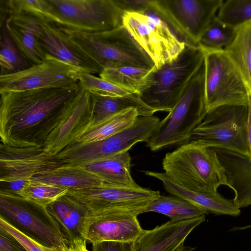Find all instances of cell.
Returning a JSON list of instances; mask_svg holds the SVG:
<instances>
[{"label":"cell","mask_w":251,"mask_h":251,"mask_svg":"<svg viewBox=\"0 0 251 251\" xmlns=\"http://www.w3.org/2000/svg\"><path fill=\"white\" fill-rule=\"evenodd\" d=\"M79 88L78 83L0 93L1 143L14 147H44Z\"/></svg>","instance_id":"obj_1"},{"label":"cell","mask_w":251,"mask_h":251,"mask_svg":"<svg viewBox=\"0 0 251 251\" xmlns=\"http://www.w3.org/2000/svg\"><path fill=\"white\" fill-rule=\"evenodd\" d=\"M162 166L170 178L191 191L216 193L220 186L227 184L215 150L195 143H185L166 153Z\"/></svg>","instance_id":"obj_2"},{"label":"cell","mask_w":251,"mask_h":251,"mask_svg":"<svg viewBox=\"0 0 251 251\" xmlns=\"http://www.w3.org/2000/svg\"><path fill=\"white\" fill-rule=\"evenodd\" d=\"M204 54L199 47L186 45L174 60L152 69L147 87L138 96L148 106L170 112L203 64Z\"/></svg>","instance_id":"obj_3"},{"label":"cell","mask_w":251,"mask_h":251,"mask_svg":"<svg viewBox=\"0 0 251 251\" xmlns=\"http://www.w3.org/2000/svg\"><path fill=\"white\" fill-rule=\"evenodd\" d=\"M204 74L203 64L173 109L160 121L147 143L151 151L188 142L191 133L207 113Z\"/></svg>","instance_id":"obj_4"},{"label":"cell","mask_w":251,"mask_h":251,"mask_svg":"<svg viewBox=\"0 0 251 251\" xmlns=\"http://www.w3.org/2000/svg\"><path fill=\"white\" fill-rule=\"evenodd\" d=\"M62 28L72 41L103 68L131 66L151 69L155 66L123 25L114 29L96 33Z\"/></svg>","instance_id":"obj_5"},{"label":"cell","mask_w":251,"mask_h":251,"mask_svg":"<svg viewBox=\"0 0 251 251\" xmlns=\"http://www.w3.org/2000/svg\"><path fill=\"white\" fill-rule=\"evenodd\" d=\"M248 120L247 105L218 107L207 113L191 133L188 142L249 155Z\"/></svg>","instance_id":"obj_6"},{"label":"cell","mask_w":251,"mask_h":251,"mask_svg":"<svg viewBox=\"0 0 251 251\" xmlns=\"http://www.w3.org/2000/svg\"><path fill=\"white\" fill-rule=\"evenodd\" d=\"M48 22L80 32L96 33L123 25L124 11L116 0H48Z\"/></svg>","instance_id":"obj_7"},{"label":"cell","mask_w":251,"mask_h":251,"mask_svg":"<svg viewBox=\"0 0 251 251\" xmlns=\"http://www.w3.org/2000/svg\"><path fill=\"white\" fill-rule=\"evenodd\" d=\"M152 5L140 12H125L123 25L157 68L175 59L184 49L181 41Z\"/></svg>","instance_id":"obj_8"},{"label":"cell","mask_w":251,"mask_h":251,"mask_svg":"<svg viewBox=\"0 0 251 251\" xmlns=\"http://www.w3.org/2000/svg\"><path fill=\"white\" fill-rule=\"evenodd\" d=\"M0 218L40 244L69 249V243L46 207L0 191Z\"/></svg>","instance_id":"obj_9"},{"label":"cell","mask_w":251,"mask_h":251,"mask_svg":"<svg viewBox=\"0 0 251 251\" xmlns=\"http://www.w3.org/2000/svg\"><path fill=\"white\" fill-rule=\"evenodd\" d=\"M203 51L207 113L223 105H247L249 89L239 70L225 50Z\"/></svg>","instance_id":"obj_10"},{"label":"cell","mask_w":251,"mask_h":251,"mask_svg":"<svg viewBox=\"0 0 251 251\" xmlns=\"http://www.w3.org/2000/svg\"><path fill=\"white\" fill-rule=\"evenodd\" d=\"M160 120L156 116H139L129 127L105 139L88 143H75L56 155L64 164L79 166L128 151L138 142L147 143Z\"/></svg>","instance_id":"obj_11"},{"label":"cell","mask_w":251,"mask_h":251,"mask_svg":"<svg viewBox=\"0 0 251 251\" xmlns=\"http://www.w3.org/2000/svg\"><path fill=\"white\" fill-rule=\"evenodd\" d=\"M223 0H155L154 7L186 45L198 47Z\"/></svg>","instance_id":"obj_12"},{"label":"cell","mask_w":251,"mask_h":251,"mask_svg":"<svg viewBox=\"0 0 251 251\" xmlns=\"http://www.w3.org/2000/svg\"><path fill=\"white\" fill-rule=\"evenodd\" d=\"M67 193L85 205L89 210H106L138 215L160 194L159 191L108 183L69 190Z\"/></svg>","instance_id":"obj_13"},{"label":"cell","mask_w":251,"mask_h":251,"mask_svg":"<svg viewBox=\"0 0 251 251\" xmlns=\"http://www.w3.org/2000/svg\"><path fill=\"white\" fill-rule=\"evenodd\" d=\"M80 72L47 54L43 62L18 72L0 75V93L50 88H66L78 83Z\"/></svg>","instance_id":"obj_14"},{"label":"cell","mask_w":251,"mask_h":251,"mask_svg":"<svg viewBox=\"0 0 251 251\" xmlns=\"http://www.w3.org/2000/svg\"><path fill=\"white\" fill-rule=\"evenodd\" d=\"M64 164L44 147H14L1 143L0 181L30 180L36 175L52 171Z\"/></svg>","instance_id":"obj_15"},{"label":"cell","mask_w":251,"mask_h":251,"mask_svg":"<svg viewBox=\"0 0 251 251\" xmlns=\"http://www.w3.org/2000/svg\"><path fill=\"white\" fill-rule=\"evenodd\" d=\"M92 124L90 94L79 86L75 96L48 136L44 146L45 151L56 155L67 147L76 143Z\"/></svg>","instance_id":"obj_16"},{"label":"cell","mask_w":251,"mask_h":251,"mask_svg":"<svg viewBox=\"0 0 251 251\" xmlns=\"http://www.w3.org/2000/svg\"><path fill=\"white\" fill-rule=\"evenodd\" d=\"M137 216L116 211L89 210L84 238L92 244L103 241H134L144 230Z\"/></svg>","instance_id":"obj_17"},{"label":"cell","mask_w":251,"mask_h":251,"mask_svg":"<svg viewBox=\"0 0 251 251\" xmlns=\"http://www.w3.org/2000/svg\"><path fill=\"white\" fill-rule=\"evenodd\" d=\"M38 37L45 52L68 64L80 73L100 74L102 66L76 45L63 28L51 22L43 20Z\"/></svg>","instance_id":"obj_18"},{"label":"cell","mask_w":251,"mask_h":251,"mask_svg":"<svg viewBox=\"0 0 251 251\" xmlns=\"http://www.w3.org/2000/svg\"><path fill=\"white\" fill-rule=\"evenodd\" d=\"M204 221L205 215L179 222L170 220L151 230H144L134 241V251H175Z\"/></svg>","instance_id":"obj_19"},{"label":"cell","mask_w":251,"mask_h":251,"mask_svg":"<svg viewBox=\"0 0 251 251\" xmlns=\"http://www.w3.org/2000/svg\"><path fill=\"white\" fill-rule=\"evenodd\" d=\"M8 16L3 25L22 56L31 66L43 62L47 54L38 41L43 20L24 12L11 13Z\"/></svg>","instance_id":"obj_20"},{"label":"cell","mask_w":251,"mask_h":251,"mask_svg":"<svg viewBox=\"0 0 251 251\" xmlns=\"http://www.w3.org/2000/svg\"><path fill=\"white\" fill-rule=\"evenodd\" d=\"M213 149V148H212ZM224 168L227 184L234 193L232 200L238 208L251 205V160L249 155L213 148Z\"/></svg>","instance_id":"obj_21"},{"label":"cell","mask_w":251,"mask_h":251,"mask_svg":"<svg viewBox=\"0 0 251 251\" xmlns=\"http://www.w3.org/2000/svg\"><path fill=\"white\" fill-rule=\"evenodd\" d=\"M144 173L160 180L166 191L171 195L188 201L203 210L206 214L237 216L241 213L240 209L234 204L233 200L225 198L218 192L211 193L191 191L173 181L164 172L145 171Z\"/></svg>","instance_id":"obj_22"},{"label":"cell","mask_w":251,"mask_h":251,"mask_svg":"<svg viewBox=\"0 0 251 251\" xmlns=\"http://www.w3.org/2000/svg\"><path fill=\"white\" fill-rule=\"evenodd\" d=\"M69 243L85 239L86 221L89 208L67 192L46 206Z\"/></svg>","instance_id":"obj_23"},{"label":"cell","mask_w":251,"mask_h":251,"mask_svg":"<svg viewBox=\"0 0 251 251\" xmlns=\"http://www.w3.org/2000/svg\"><path fill=\"white\" fill-rule=\"evenodd\" d=\"M94 125L119 112L130 108H136L139 116H152L156 111L146 105L136 94L124 96H110L89 92Z\"/></svg>","instance_id":"obj_24"},{"label":"cell","mask_w":251,"mask_h":251,"mask_svg":"<svg viewBox=\"0 0 251 251\" xmlns=\"http://www.w3.org/2000/svg\"><path fill=\"white\" fill-rule=\"evenodd\" d=\"M31 180L69 190L98 186L104 183L96 174L78 166L65 164L52 171L40 173Z\"/></svg>","instance_id":"obj_25"},{"label":"cell","mask_w":251,"mask_h":251,"mask_svg":"<svg viewBox=\"0 0 251 251\" xmlns=\"http://www.w3.org/2000/svg\"><path fill=\"white\" fill-rule=\"evenodd\" d=\"M131 160L126 151L78 166L96 174L105 183L135 186L138 184L131 176Z\"/></svg>","instance_id":"obj_26"},{"label":"cell","mask_w":251,"mask_h":251,"mask_svg":"<svg viewBox=\"0 0 251 251\" xmlns=\"http://www.w3.org/2000/svg\"><path fill=\"white\" fill-rule=\"evenodd\" d=\"M152 69L131 66L104 68L99 75L120 88L139 95L148 86Z\"/></svg>","instance_id":"obj_27"},{"label":"cell","mask_w":251,"mask_h":251,"mask_svg":"<svg viewBox=\"0 0 251 251\" xmlns=\"http://www.w3.org/2000/svg\"><path fill=\"white\" fill-rule=\"evenodd\" d=\"M140 116L138 109L130 108L91 126L76 143H88L108 138L132 126Z\"/></svg>","instance_id":"obj_28"},{"label":"cell","mask_w":251,"mask_h":251,"mask_svg":"<svg viewBox=\"0 0 251 251\" xmlns=\"http://www.w3.org/2000/svg\"><path fill=\"white\" fill-rule=\"evenodd\" d=\"M251 91V21L236 27L235 36L224 49Z\"/></svg>","instance_id":"obj_29"},{"label":"cell","mask_w":251,"mask_h":251,"mask_svg":"<svg viewBox=\"0 0 251 251\" xmlns=\"http://www.w3.org/2000/svg\"><path fill=\"white\" fill-rule=\"evenodd\" d=\"M148 212L165 215L175 222L192 219L206 214L203 210L188 201L173 195H160L147 207L145 212Z\"/></svg>","instance_id":"obj_30"},{"label":"cell","mask_w":251,"mask_h":251,"mask_svg":"<svg viewBox=\"0 0 251 251\" xmlns=\"http://www.w3.org/2000/svg\"><path fill=\"white\" fill-rule=\"evenodd\" d=\"M236 28L219 20L216 17L202 34L198 47L203 51L224 50L233 40Z\"/></svg>","instance_id":"obj_31"},{"label":"cell","mask_w":251,"mask_h":251,"mask_svg":"<svg viewBox=\"0 0 251 251\" xmlns=\"http://www.w3.org/2000/svg\"><path fill=\"white\" fill-rule=\"evenodd\" d=\"M0 64V75L18 72L29 67L4 25L1 30Z\"/></svg>","instance_id":"obj_32"},{"label":"cell","mask_w":251,"mask_h":251,"mask_svg":"<svg viewBox=\"0 0 251 251\" xmlns=\"http://www.w3.org/2000/svg\"><path fill=\"white\" fill-rule=\"evenodd\" d=\"M223 23L237 27L251 21V0L224 1L216 15Z\"/></svg>","instance_id":"obj_33"},{"label":"cell","mask_w":251,"mask_h":251,"mask_svg":"<svg viewBox=\"0 0 251 251\" xmlns=\"http://www.w3.org/2000/svg\"><path fill=\"white\" fill-rule=\"evenodd\" d=\"M68 189L40 182L28 180L20 196L46 207Z\"/></svg>","instance_id":"obj_34"},{"label":"cell","mask_w":251,"mask_h":251,"mask_svg":"<svg viewBox=\"0 0 251 251\" xmlns=\"http://www.w3.org/2000/svg\"><path fill=\"white\" fill-rule=\"evenodd\" d=\"M78 83L81 87L89 92H96L110 96H124L133 94L94 75L88 73H79Z\"/></svg>","instance_id":"obj_35"},{"label":"cell","mask_w":251,"mask_h":251,"mask_svg":"<svg viewBox=\"0 0 251 251\" xmlns=\"http://www.w3.org/2000/svg\"><path fill=\"white\" fill-rule=\"evenodd\" d=\"M0 226L14 236L28 251H69V249L44 246L18 231L1 218Z\"/></svg>","instance_id":"obj_36"},{"label":"cell","mask_w":251,"mask_h":251,"mask_svg":"<svg viewBox=\"0 0 251 251\" xmlns=\"http://www.w3.org/2000/svg\"><path fill=\"white\" fill-rule=\"evenodd\" d=\"M92 245V251H134V241H103Z\"/></svg>","instance_id":"obj_37"},{"label":"cell","mask_w":251,"mask_h":251,"mask_svg":"<svg viewBox=\"0 0 251 251\" xmlns=\"http://www.w3.org/2000/svg\"><path fill=\"white\" fill-rule=\"evenodd\" d=\"M0 251H28L14 236L0 226Z\"/></svg>","instance_id":"obj_38"},{"label":"cell","mask_w":251,"mask_h":251,"mask_svg":"<svg viewBox=\"0 0 251 251\" xmlns=\"http://www.w3.org/2000/svg\"><path fill=\"white\" fill-rule=\"evenodd\" d=\"M154 0H116V1L125 12H140L150 8Z\"/></svg>","instance_id":"obj_39"},{"label":"cell","mask_w":251,"mask_h":251,"mask_svg":"<svg viewBox=\"0 0 251 251\" xmlns=\"http://www.w3.org/2000/svg\"><path fill=\"white\" fill-rule=\"evenodd\" d=\"M28 181L18 180L9 182H0V191L20 196Z\"/></svg>","instance_id":"obj_40"},{"label":"cell","mask_w":251,"mask_h":251,"mask_svg":"<svg viewBox=\"0 0 251 251\" xmlns=\"http://www.w3.org/2000/svg\"><path fill=\"white\" fill-rule=\"evenodd\" d=\"M248 109V137L249 150V157L251 160V91L249 92L248 101L247 103Z\"/></svg>","instance_id":"obj_41"},{"label":"cell","mask_w":251,"mask_h":251,"mask_svg":"<svg viewBox=\"0 0 251 251\" xmlns=\"http://www.w3.org/2000/svg\"><path fill=\"white\" fill-rule=\"evenodd\" d=\"M86 242L85 239L75 240L69 244V251H89L86 247Z\"/></svg>","instance_id":"obj_42"},{"label":"cell","mask_w":251,"mask_h":251,"mask_svg":"<svg viewBox=\"0 0 251 251\" xmlns=\"http://www.w3.org/2000/svg\"><path fill=\"white\" fill-rule=\"evenodd\" d=\"M195 249V248L184 246V243H183L180 245L175 251H193Z\"/></svg>","instance_id":"obj_43"},{"label":"cell","mask_w":251,"mask_h":251,"mask_svg":"<svg viewBox=\"0 0 251 251\" xmlns=\"http://www.w3.org/2000/svg\"><path fill=\"white\" fill-rule=\"evenodd\" d=\"M250 227H251V225H249V226H242V227H234L232 229H231L230 230L234 231L238 230H244V229H247V228H250Z\"/></svg>","instance_id":"obj_44"}]
</instances>
